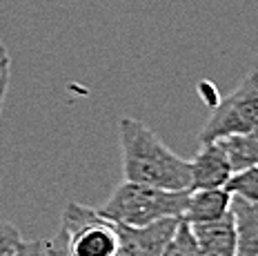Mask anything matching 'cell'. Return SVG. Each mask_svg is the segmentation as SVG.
Listing matches in <instances>:
<instances>
[{
    "mask_svg": "<svg viewBox=\"0 0 258 256\" xmlns=\"http://www.w3.org/2000/svg\"><path fill=\"white\" fill-rule=\"evenodd\" d=\"M60 234L69 256H118V225L94 207L67 203L60 218Z\"/></svg>",
    "mask_w": 258,
    "mask_h": 256,
    "instance_id": "3957f363",
    "label": "cell"
},
{
    "mask_svg": "<svg viewBox=\"0 0 258 256\" xmlns=\"http://www.w3.org/2000/svg\"><path fill=\"white\" fill-rule=\"evenodd\" d=\"M225 189L232 196H240L245 201L258 203V165L254 167H245L240 172H234L232 178L227 180Z\"/></svg>",
    "mask_w": 258,
    "mask_h": 256,
    "instance_id": "8fae6325",
    "label": "cell"
},
{
    "mask_svg": "<svg viewBox=\"0 0 258 256\" xmlns=\"http://www.w3.org/2000/svg\"><path fill=\"white\" fill-rule=\"evenodd\" d=\"M187 199H189V189L171 191L122 180L98 212L116 225L145 227L163 218H182Z\"/></svg>",
    "mask_w": 258,
    "mask_h": 256,
    "instance_id": "7a4b0ae2",
    "label": "cell"
},
{
    "mask_svg": "<svg viewBox=\"0 0 258 256\" xmlns=\"http://www.w3.org/2000/svg\"><path fill=\"white\" fill-rule=\"evenodd\" d=\"M9 76H12V62L9 56L0 60V114H3V105H5V96L9 89Z\"/></svg>",
    "mask_w": 258,
    "mask_h": 256,
    "instance_id": "9a60e30c",
    "label": "cell"
},
{
    "mask_svg": "<svg viewBox=\"0 0 258 256\" xmlns=\"http://www.w3.org/2000/svg\"><path fill=\"white\" fill-rule=\"evenodd\" d=\"M182 218H163L145 227L118 225V256H163Z\"/></svg>",
    "mask_w": 258,
    "mask_h": 256,
    "instance_id": "5b68a950",
    "label": "cell"
},
{
    "mask_svg": "<svg viewBox=\"0 0 258 256\" xmlns=\"http://www.w3.org/2000/svg\"><path fill=\"white\" fill-rule=\"evenodd\" d=\"M3 58H7V49H5L3 40H0V60H3Z\"/></svg>",
    "mask_w": 258,
    "mask_h": 256,
    "instance_id": "e0dca14e",
    "label": "cell"
},
{
    "mask_svg": "<svg viewBox=\"0 0 258 256\" xmlns=\"http://www.w3.org/2000/svg\"><path fill=\"white\" fill-rule=\"evenodd\" d=\"M258 127V72L249 74L236 85L209 114L201 130V143H214L227 136H240Z\"/></svg>",
    "mask_w": 258,
    "mask_h": 256,
    "instance_id": "277c9868",
    "label": "cell"
},
{
    "mask_svg": "<svg viewBox=\"0 0 258 256\" xmlns=\"http://www.w3.org/2000/svg\"><path fill=\"white\" fill-rule=\"evenodd\" d=\"M47 252H49V256H69L67 243H64V236H62L60 232H58L53 238L47 241Z\"/></svg>",
    "mask_w": 258,
    "mask_h": 256,
    "instance_id": "2e32d148",
    "label": "cell"
},
{
    "mask_svg": "<svg viewBox=\"0 0 258 256\" xmlns=\"http://www.w3.org/2000/svg\"><path fill=\"white\" fill-rule=\"evenodd\" d=\"M191 163V185L189 191L194 189H214V187H225L227 180L232 178L234 169L229 163L227 154L218 141L214 143H201L196 158Z\"/></svg>",
    "mask_w": 258,
    "mask_h": 256,
    "instance_id": "8992f818",
    "label": "cell"
},
{
    "mask_svg": "<svg viewBox=\"0 0 258 256\" xmlns=\"http://www.w3.org/2000/svg\"><path fill=\"white\" fill-rule=\"evenodd\" d=\"M163 256H201V249H198V243L194 238L189 223H185V221L178 223V227H176L174 236H171Z\"/></svg>",
    "mask_w": 258,
    "mask_h": 256,
    "instance_id": "7c38bea8",
    "label": "cell"
},
{
    "mask_svg": "<svg viewBox=\"0 0 258 256\" xmlns=\"http://www.w3.org/2000/svg\"><path fill=\"white\" fill-rule=\"evenodd\" d=\"M189 227L198 243L201 256H236V229L232 212L220 221L198 223Z\"/></svg>",
    "mask_w": 258,
    "mask_h": 256,
    "instance_id": "52a82bcc",
    "label": "cell"
},
{
    "mask_svg": "<svg viewBox=\"0 0 258 256\" xmlns=\"http://www.w3.org/2000/svg\"><path fill=\"white\" fill-rule=\"evenodd\" d=\"M229 212L236 229V256H258V203L232 196Z\"/></svg>",
    "mask_w": 258,
    "mask_h": 256,
    "instance_id": "9c48e42d",
    "label": "cell"
},
{
    "mask_svg": "<svg viewBox=\"0 0 258 256\" xmlns=\"http://www.w3.org/2000/svg\"><path fill=\"white\" fill-rule=\"evenodd\" d=\"M23 243L20 229L7 221H0V256H16Z\"/></svg>",
    "mask_w": 258,
    "mask_h": 256,
    "instance_id": "4fadbf2b",
    "label": "cell"
},
{
    "mask_svg": "<svg viewBox=\"0 0 258 256\" xmlns=\"http://www.w3.org/2000/svg\"><path fill=\"white\" fill-rule=\"evenodd\" d=\"M118 138H120L125 180L171 191L189 189L191 163L180 158L174 149H169L147 125L129 116L120 118Z\"/></svg>",
    "mask_w": 258,
    "mask_h": 256,
    "instance_id": "6da1fadb",
    "label": "cell"
},
{
    "mask_svg": "<svg viewBox=\"0 0 258 256\" xmlns=\"http://www.w3.org/2000/svg\"><path fill=\"white\" fill-rule=\"evenodd\" d=\"M218 143L223 145L234 172H240V169H245V167L258 165V127L247 132V134H240V136L220 138Z\"/></svg>",
    "mask_w": 258,
    "mask_h": 256,
    "instance_id": "30bf717a",
    "label": "cell"
},
{
    "mask_svg": "<svg viewBox=\"0 0 258 256\" xmlns=\"http://www.w3.org/2000/svg\"><path fill=\"white\" fill-rule=\"evenodd\" d=\"M254 69L258 72V54H256V60H254Z\"/></svg>",
    "mask_w": 258,
    "mask_h": 256,
    "instance_id": "ac0fdd59",
    "label": "cell"
},
{
    "mask_svg": "<svg viewBox=\"0 0 258 256\" xmlns=\"http://www.w3.org/2000/svg\"><path fill=\"white\" fill-rule=\"evenodd\" d=\"M229 205H232V194L225 187L194 189L189 191V199H187L182 221L189 223V225L220 221L223 216L229 214Z\"/></svg>",
    "mask_w": 258,
    "mask_h": 256,
    "instance_id": "ba28073f",
    "label": "cell"
},
{
    "mask_svg": "<svg viewBox=\"0 0 258 256\" xmlns=\"http://www.w3.org/2000/svg\"><path fill=\"white\" fill-rule=\"evenodd\" d=\"M16 256H49L47 241H23Z\"/></svg>",
    "mask_w": 258,
    "mask_h": 256,
    "instance_id": "5bb4252c",
    "label": "cell"
}]
</instances>
